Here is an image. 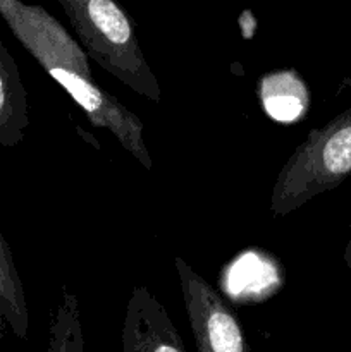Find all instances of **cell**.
Here are the masks:
<instances>
[{
  "instance_id": "6da1fadb",
  "label": "cell",
  "mask_w": 351,
  "mask_h": 352,
  "mask_svg": "<svg viewBox=\"0 0 351 352\" xmlns=\"http://www.w3.org/2000/svg\"><path fill=\"white\" fill-rule=\"evenodd\" d=\"M0 16L28 54L81 107L89 122L109 129L120 146L150 170L153 160L143 140V122L96 85L88 55L78 40L41 6L0 0Z\"/></svg>"
},
{
  "instance_id": "7a4b0ae2",
  "label": "cell",
  "mask_w": 351,
  "mask_h": 352,
  "mask_svg": "<svg viewBox=\"0 0 351 352\" xmlns=\"http://www.w3.org/2000/svg\"><path fill=\"white\" fill-rule=\"evenodd\" d=\"M78 43L103 71L138 95L162 102L157 76L145 58L134 24L114 0H58Z\"/></svg>"
},
{
  "instance_id": "3957f363",
  "label": "cell",
  "mask_w": 351,
  "mask_h": 352,
  "mask_svg": "<svg viewBox=\"0 0 351 352\" xmlns=\"http://www.w3.org/2000/svg\"><path fill=\"white\" fill-rule=\"evenodd\" d=\"M351 175V107L306 134L279 170L270 213L286 217Z\"/></svg>"
},
{
  "instance_id": "277c9868",
  "label": "cell",
  "mask_w": 351,
  "mask_h": 352,
  "mask_svg": "<svg viewBox=\"0 0 351 352\" xmlns=\"http://www.w3.org/2000/svg\"><path fill=\"white\" fill-rule=\"evenodd\" d=\"M174 265L196 351L251 352L243 323L229 302L181 256H176Z\"/></svg>"
},
{
  "instance_id": "5b68a950",
  "label": "cell",
  "mask_w": 351,
  "mask_h": 352,
  "mask_svg": "<svg viewBox=\"0 0 351 352\" xmlns=\"http://www.w3.org/2000/svg\"><path fill=\"white\" fill-rule=\"evenodd\" d=\"M120 342L123 352H186L165 306L145 285L134 287L127 299Z\"/></svg>"
},
{
  "instance_id": "8992f818",
  "label": "cell",
  "mask_w": 351,
  "mask_h": 352,
  "mask_svg": "<svg viewBox=\"0 0 351 352\" xmlns=\"http://www.w3.org/2000/svg\"><path fill=\"white\" fill-rule=\"evenodd\" d=\"M257 95L268 119L279 124H296L310 110V89L295 69L268 72L257 82Z\"/></svg>"
},
{
  "instance_id": "52a82bcc",
  "label": "cell",
  "mask_w": 351,
  "mask_h": 352,
  "mask_svg": "<svg viewBox=\"0 0 351 352\" xmlns=\"http://www.w3.org/2000/svg\"><path fill=\"white\" fill-rule=\"evenodd\" d=\"M30 110L19 67L0 40V146L14 148L24 140Z\"/></svg>"
},
{
  "instance_id": "ba28073f",
  "label": "cell",
  "mask_w": 351,
  "mask_h": 352,
  "mask_svg": "<svg viewBox=\"0 0 351 352\" xmlns=\"http://www.w3.org/2000/svg\"><path fill=\"white\" fill-rule=\"evenodd\" d=\"M0 313L10 332L17 339H26L30 330V309H28L23 280L2 230H0Z\"/></svg>"
},
{
  "instance_id": "9c48e42d",
  "label": "cell",
  "mask_w": 351,
  "mask_h": 352,
  "mask_svg": "<svg viewBox=\"0 0 351 352\" xmlns=\"http://www.w3.org/2000/svg\"><path fill=\"white\" fill-rule=\"evenodd\" d=\"M47 352H85L79 299L65 285L52 313Z\"/></svg>"
},
{
  "instance_id": "30bf717a",
  "label": "cell",
  "mask_w": 351,
  "mask_h": 352,
  "mask_svg": "<svg viewBox=\"0 0 351 352\" xmlns=\"http://www.w3.org/2000/svg\"><path fill=\"white\" fill-rule=\"evenodd\" d=\"M348 88H351V71L348 72V76H346V78H344L343 81H341L339 88H337V91H336V96H339L341 93H343V91H346Z\"/></svg>"
},
{
  "instance_id": "8fae6325",
  "label": "cell",
  "mask_w": 351,
  "mask_h": 352,
  "mask_svg": "<svg viewBox=\"0 0 351 352\" xmlns=\"http://www.w3.org/2000/svg\"><path fill=\"white\" fill-rule=\"evenodd\" d=\"M344 263L351 270V226H350V239H348L346 250H344Z\"/></svg>"
},
{
  "instance_id": "7c38bea8",
  "label": "cell",
  "mask_w": 351,
  "mask_h": 352,
  "mask_svg": "<svg viewBox=\"0 0 351 352\" xmlns=\"http://www.w3.org/2000/svg\"><path fill=\"white\" fill-rule=\"evenodd\" d=\"M7 329H9V327H7L6 320H3L2 313H0V339H3V337H6V333H7Z\"/></svg>"
}]
</instances>
